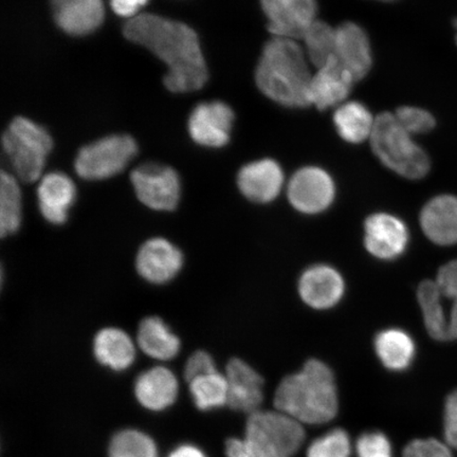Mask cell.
<instances>
[{
  "mask_svg": "<svg viewBox=\"0 0 457 457\" xmlns=\"http://www.w3.org/2000/svg\"><path fill=\"white\" fill-rule=\"evenodd\" d=\"M124 37L138 44L165 62L169 71L163 83L171 93H188L203 88L209 79L199 38L191 27L180 21L143 13L129 20Z\"/></svg>",
  "mask_w": 457,
  "mask_h": 457,
  "instance_id": "obj_1",
  "label": "cell"
},
{
  "mask_svg": "<svg viewBox=\"0 0 457 457\" xmlns=\"http://www.w3.org/2000/svg\"><path fill=\"white\" fill-rule=\"evenodd\" d=\"M304 48L295 39L273 37L255 71L257 87L267 98L286 107L311 105L312 74Z\"/></svg>",
  "mask_w": 457,
  "mask_h": 457,
  "instance_id": "obj_2",
  "label": "cell"
},
{
  "mask_svg": "<svg viewBox=\"0 0 457 457\" xmlns=\"http://www.w3.org/2000/svg\"><path fill=\"white\" fill-rule=\"evenodd\" d=\"M274 404L301 424L321 425L334 420L339 403L333 370L321 360H308L298 373L281 381Z\"/></svg>",
  "mask_w": 457,
  "mask_h": 457,
  "instance_id": "obj_3",
  "label": "cell"
},
{
  "mask_svg": "<svg viewBox=\"0 0 457 457\" xmlns=\"http://www.w3.org/2000/svg\"><path fill=\"white\" fill-rule=\"evenodd\" d=\"M370 142L380 162L403 179H421L430 170V159L427 153L398 123L392 112H382L376 117Z\"/></svg>",
  "mask_w": 457,
  "mask_h": 457,
  "instance_id": "obj_4",
  "label": "cell"
},
{
  "mask_svg": "<svg viewBox=\"0 0 457 457\" xmlns=\"http://www.w3.org/2000/svg\"><path fill=\"white\" fill-rule=\"evenodd\" d=\"M53 146L47 129L24 117L15 118L3 136L4 151L14 175L27 184L42 179Z\"/></svg>",
  "mask_w": 457,
  "mask_h": 457,
  "instance_id": "obj_5",
  "label": "cell"
},
{
  "mask_svg": "<svg viewBox=\"0 0 457 457\" xmlns=\"http://www.w3.org/2000/svg\"><path fill=\"white\" fill-rule=\"evenodd\" d=\"M304 438L301 422L279 411H256L245 425V443L253 457H291Z\"/></svg>",
  "mask_w": 457,
  "mask_h": 457,
  "instance_id": "obj_6",
  "label": "cell"
},
{
  "mask_svg": "<svg viewBox=\"0 0 457 457\" xmlns=\"http://www.w3.org/2000/svg\"><path fill=\"white\" fill-rule=\"evenodd\" d=\"M138 153V145L129 135L107 136L79 150L74 169L82 179L99 181L116 176L127 169Z\"/></svg>",
  "mask_w": 457,
  "mask_h": 457,
  "instance_id": "obj_7",
  "label": "cell"
},
{
  "mask_svg": "<svg viewBox=\"0 0 457 457\" xmlns=\"http://www.w3.org/2000/svg\"><path fill=\"white\" fill-rule=\"evenodd\" d=\"M136 196L142 204L158 212H170L181 197L179 175L168 165L145 163L130 174Z\"/></svg>",
  "mask_w": 457,
  "mask_h": 457,
  "instance_id": "obj_8",
  "label": "cell"
},
{
  "mask_svg": "<svg viewBox=\"0 0 457 457\" xmlns=\"http://www.w3.org/2000/svg\"><path fill=\"white\" fill-rule=\"evenodd\" d=\"M287 195L290 204L299 213L321 214L334 203L335 181L333 177L321 168H302L291 176Z\"/></svg>",
  "mask_w": 457,
  "mask_h": 457,
  "instance_id": "obj_9",
  "label": "cell"
},
{
  "mask_svg": "<svg viewBox=\"0 0 457 457\" xmlns=\"http://www.w3.org/2000/svg\"><path fill=\"white\" fill-rule=\"evenodd\" d=\"M409 228L398 216L378 212L364 222V247L379 261H395L407 251Z\"/></svg>",
  "mask_w": 457,
  "mask_h": 457,
  "instance_id": "obj_10",
  "label": "cell"
},
{
  "mask_svg": "<svg viewBox=\"0 0 457 457\" xmlns=\"http://www.w3.org/2000/svg\"><path fill=\"white\" fill-rule=\"evenodd\" d=\"M184 264L182 251L164 237H152L143 243L135 262L139 276L152 285H165L173 281Z\"/></svg>",
  "mask_w": 457,
  "mask_h": 457,
  "instance_id": "obj_11",
  "label": "cell"
},
{
  "mask_svg": "<svg viewBox=\"0 0 457 457\" xmlns=\"http://www.w3.org/2000/svg\"><path fill=\"white\" fill-rule=\"evenodd\" d=\"M261 4L273 37L302 39L317 21L316 0H261Z\"/></svg>",
  "mask_w": 457,
  "mask_h": 457,
  "instance_id": "obj_12",
  "label": "cell"
},
{
  "mask_svg": "<svg viewBox=\"0 0 457 457\" xmlns=\"http://www.w3.org/2000/svg\"><path fill=\"white\" fill-rule=\"evenodd\" d=\"M233 122L234 112L226 103H200L188 118V134L199 145L220 148L230 141Z\"/></svg>",
  "mask_w": 457,
  "mask_h": 457,
  "instance_id": "obj_13",
  "label": "cell"
},
{
  "mask_svg": "<svg viewBox=\"0 0 457 457\" xmlns=\"http://www.w3.org/2000/svg\"><path fill=\"white\" fill-rule=\"evenodd\" d=\"M300 298L316 311H328L338 305L345 294L341 273L327 264L308 267L298 283Z\"/></svg>",
  "mask_w": 457,
  "mask_h": 457,
  "instance_id": "obj_14",
  "label": "cell"
},
{
  "mask_svg": "<svg viewBox=\"0 0 457 457\" xmlns=\"http://www.w3.org/2000/svg\"><path fill=\"white\" fill-rule=\"evenodd\" d=\"M284 171L276 160L262 159L244 165L237 174V187L243 196L254 204H270L284 187Z\"/></svg>",
  "mask_w": 457,
  "mask_h": 457,
  "instance_id": "obj_15",
  "label": "cell"
},
{
  "mask_svg": "<svg viewBox=\"0 0 457 457\" xmlns=\"http://www.w3.org/2000/svg\"><path fill=\"white\" fill-rule=\"evenodd\" d=\"M336 34V61L358 82L368 76L373 66L368 34L352 21L337 27Z\"/></svg>",
  "mask_w": 457,
  "mask_h": 457,
  "instance_id": "obj_16",
  "label": "cell"
},
{
  "mask_svg": "<svg viewBox=\"0 0 457 457\" xmlns=\"http://www.w3.org/2000/svg\"><path fill=\"white\" fill-rule=\"evenodd\" d=\"M228 386V404L238 412L253 414L260 410L264 400V379L239 358H232L226 367Z\"/></svg>",
  "mask_w": 457,
  "mask_h": 457,
  "instance_id": "obj_17",
  "label": "cell"
},
{
  "mask_svg": "<svg viewBox=\"0 0 457 457\" xmlns=\"http://www.w3.org/2000/svg\"><path fill=\"white\" fill-rule=\"evenodd\" d=\"M77 199V187L70 176L53 171L39 179L37 203L44 220L54 226L64 225Z\"/></svg>",
  "mask_w": 457,
  "mask_h": 457,
  "instance_id": "obj_18",
  "label": "cell"
},
{
  "mask_svg": "<svg viewBox=\"0 0 457 457\" xmlns=\"http://www.w3.org/2000/svg\"><path fill=\"white\" fill-rule=\"evenodd\" d=\"M50 4L55 24L70 36H88L104 21L103 0H50Z\"/></svg>",
  "mask_w": 457,
  "mask_h": 457,
  "instance_id": "obj_19",
  "label": "cell"
},
{
  "mask_svg": "<svg viewBox=\"0 0 457 457\" xmlns=\"http://www.w3.org/2000/svg\"><path fill=\"white\" fill-rule=\"evenodd\" d=\"M420 222L422 232L434 244H457V197L439 195L422 208Z\"/></svg>",
  "mask_w": 457,
  "mask_h": 457,
  "instance_id": "obj_20",
  "label": "cell"
},
{
  "mask_svg": "<svg viewBox=\"0 0 457 457\" xmlns=\"http://www.w3.org/2000/svg\"><path fill=\"white\" fill-rule=\"evenodd\" d=\"M355 79L336 60L319 68L312 74L310 86L311 105L320 111L343 104L350 95Z\"/></svg>",
  "mask_w": 457,
  "mask_h": 457,
  "instance_id": "obj_21",
  "label": "cell"
},
{
  "mask_svg": "<svg viewBox=\"0 0 457 457\" xmlns=\"http://www.w3.org/2000/svg\"><path fill=\"white\" fill-rule=\"evenodd\" d=\"M179 384L170 369L157 365L137 377L135 395L142 407L163 411L170 407L179 396Z\"/></svg>",
  "mask_w": 457,
  "mask_h": 457,
  "instance_id": "obj_22",
  "label": "cell"
},
{
  "mask_svg": "<svg viewBox=\"0 0 457 457\" xmlns=\"http://www.w3.org/2000/svg\"><path fill=\"white\" fill-rule=\"evenodd\" d=\"M137 343L127 331L119 328H102L93 343L94 356L103 367L124 371L134 364Z\"/></svg>",
  "mask_w": 457,
  "mask_h": 457,
  "instance_id": "obj_23",
  "label": "cell"
},
{
  "mask_svg": "<svg viewBox=\"0 0 457 457\" xmlns=\"http://www.w3.org/2000/svg\"><path fill=\"white\" fill-rule=\"evenodd\" d=\"M136 343L143 353L157 361H170L181 350L179 337L171 331L162 318L155 316L142 320L137 331Z\"/></svg>",
  "mask_w": 457,
  "mask_h": 457,
  "instance_id": "obj_24",
  "label": "cell"
},
{
  "mask_svg": "<svg viewBox=\"0 0 457 457\" xmlns=\"http://www.w3.org/2000/svg\"><path fill=\"white\" fill-rule=\"evenodd\" d=\"M377 357L388 370L403 371L412 365L416 345L408 331L391 328L379 331L374 340Z\"/></svg>",
  "mask_w": 457,
  "mask_h": 457,
  "instance_id": "obj_25",
  "label": "cell"
},
{
  "mask_svg": "<svg viewBox=\"0 0 457 457\" xmlns=\"http://www.w3.org/2000/svg\"><path fill=\"white\" fill-rule=\"evenodd\" d=\"M376 118L360 102L343 103L334 114L337 131L343 140L359 145L370 138Z\"/></svg>",
  "mask_w": 457,
  "mask_h": 457,
  "instance_id": "obj_26",
  "label": "cell"
},
{
  "mask_svg": "<svg viewBox=\"0 0 457 457\" xmlns=\"http://www.w3.org/2000/svg\"><path fill=\"white\" fill-rule=\"evenodd\" d=\"M443 295L436 281L422 282L417 289L422 317L428 334L436 341H449V318L445 313Z\"/></svg>",
  "mask_w": 457,
  "mask_h": 457,
  "instance_id": "obj_27",
  "label": "cell"
},
{
  "mask_svg": "<svg viewBox=\"0 0 457 457\" xmlns=\"http://www.w3.org/2000/svg\"><path fill=\"white\" fill-rule=\"evenodd\" d=\"M22 194L19 179L2 170L0 175V236L7 237L20 230L22 221Z\"/></svg>",
  "mask_w": 457,
  "mask_h": 457,
  "instance_id": "obj_28",
  "label": "cell"
},
{
  "mask_svg": "<svg viewBox=\"0 0 457 457\" xmlns=\"http://www.w3.org/2000/svg\"><path fill=\"white\" fill-rule=\"evenodd\" d=\"M302 39L308 60L317 70L336 60V28L317 20Z\"/></svg>",
  "mask_w": 457,
  "mask_h": 457,
  "instance_id": "obj_29",
  "label": "cell"
},
{
  "mask_svg": "<svg viewBox=\"0 0 457 457\" xmlns=\"http://www.w3.org/2000/svg\"><path fill=\"white\" fill-rule=\"evenodd\" d=\"M190 392L196 407L211 411L224 407L228 403V386L226 375L219 370L197 377L188 382Z\"/></svg>",
  "mask_w": 457,
  "mask_h": 457,
  "instance_id": "obj_30",
  "label": "cell"
},
{
  "mask_svg": "<svg viewBox=\"0 0 457 457\" xmlns=\"http://www.w3.org/2000/svg\"><path fill=\"white\" fill-rule=\"evenodd\" d=\"M110 457H158L155 442L138 430L120 431L112 438Z\"/></svg>",
  "mask_w": 457,
  "mask_h": 457,
  "instance_id": "obj_31",
  "label": "cell"
},
{
  "mask_svg": "<svg viewBox=\"0 0 457 457\" xmlns=\"http://www.w3.org/2000/svg\"><path fill=\"white\" fill-rule=\"evenodd\" d=\"M351 438L342 428H334L314 439L307 450V457H351Z\"/></svg>",
  "mask_w": 457,
  "mask_h": 457,
  "instance_id": "obj_32",
  "label": "cell"
},
{
  "mask_svg": "<svg viewBox=\"0 0 457 457\" xmlns=\"http://www.w3.org/2000/svg\"><path fill=\"white\" fill-rule=\"evenodd\" d=\"M436 282L444 298L450 299L453 306L449 313L450 340L457 339V260L444 265L437 273Z\"/></svg>",
  "mask_w": 457,
  "mask_h": 457,
  "instance_id": "obj_33",
  "label": "cell"
},
{
  "mask_svg": "<svg viewBox=\"0 0 457 457\" xmlns=\"http://www.w3.org/2000/svg\"><path fill=\"white\" fill-rule=\"evenodd\" d=\"M398 123L410 135L426 134L436 127V119L422 108L414 106L399 107L395 113Z\"/></svg>",
  "mask_w": 457,
  "mask_h": 457,
  "instance_id": "obj_34",
  "label": "cell"
},
{
  "mask_svg": "<svg viewBox=\"0 0 457 457\" xmlns=\"http://www.w3.org/2000/svg\"><path fill=\"white\" fill-rule=\"evenodd\" d=\"M358 457H393L391 442L382 432L363 433L356 445Z\"/></svg>",
  "mask_w": 457,
  "mask_h": 457,
  "instance_id": "obj_35",
  "label": "cell"
},
{
  "mask_svg": "<svg viewBox=\"0 0 457 457\" xmlns=\"http://www.w3.org/2000/svg\"><path fill=\"white\" fill-rule=\"evenodd\" d=\"M403 457H453L447 445L436 439H417L403 450Z\"/></svg>",
  "mask_w": 457,
  "mask_h": 457,
  "instance_id": "obj_36",
  "label": "cell"
},
{
  "mask_svg": "<svg viewBox=\"0 0 457 457\" xmlns=\"http://www.w3.org/2000/svg\"><path fill=\"white\" fill-rule=\"evenodd\" d=\"M216 363L212 356L205 351H197L193 353L185 365V379L187 382L203 376L216 371Z\"/></svg>",
  "mask_w": 457,
  "mask_h": 457,
  "instance_id": "obj_37",
  "label": "cell"
},
{
  "mask_svg": "<svg viewBox=\"0 0 457 457\" xmlns=\"http://www.w3.org/2000/svg\"><path fill=\"white\" fill-rule=\"evenodd\" d=\"M445 437L457 448V391L451 394L445 405Z\"/></svg>",
  "mask_w": 457,
  "mask_h": 457,
  "instance_id": "obj_38",
  "label": "cell"
},
{
  "mask_svg": "<svg viewBox=\"0 0 457 457\" xmlns=\"http://www.w3.org/2000/svg\"><path fill=\"white\" fill-rule=\"evenodd\" d=\"M148 0H111L113 12L119 16L131 20L138 16L140 10L145 7Z\"/></svg>",
  "mask_w": 457,
  "mask_h": 457,
  "instance_id": "obj_39",
  "label": "cell"
},
{
  "mask_svg": "<svg viewBox=\"0 0 457 457\" xmlns=\"http://www.w3.org/2000/svg\"><path fill=\"white\" fill-rule=\"evenodd\" d=\"M227 457H253L245 441L237 438L228 439L226 444Z\"/></svg>",
  "mask_w": 457,
  "mask_h": 457,
  "instance_id": "obj_40",
  "label": "cell"
},
{
  "mask_svg": "<svg viewBox=\"0 0 457 457\" xmlns=\"http://www.w3.org/2000/svg\"><path fill=\"white\" fill-rule=\"evenodd\" d=\"M169 457H207L196 445L185 444L171 451Z\"/></svg>",
  "mask_w": 457,
  "mask_h": 457,
  "instance_id": "obj_41",
  "label": "cell"
},
{
  "mask_svg": "<svg viewBox=\"0 0 457 457\" xmlns=\"http://www.w3.org/2000/svg\"><path fill=\"white\" fill-rule=\"evenodd\" d=\"M378 2L391 3V2H395V0H378Z\"/></svg>",
  "mask_w": 457,
  "mask_h": 457,
  "instance_id": "obj_42",
  "label": "cell"
},
{
  "mask_svg": "<svg viewBox=\"0 0 457 457\" xmlns=\"http://www.w3.org/2000/svg\"><path fill=\"white\" fill-rule=\"evenodd\" d=\"M455 27L457 29V21H455ZM456 42H457V36H456Z\"/></svg>",
  "mask_w": 457,
  "mask_h": 457,
  "instance_id": "obj_43",
  "label": "cell"
}]
</instances>
